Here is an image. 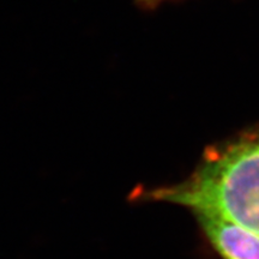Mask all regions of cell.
I'll return each instance as SVG.
<instances>
[{
	"label": "cell",
	"mask_w": 259,
	"mask_h": 259,
	"mask_svg": "<svg viewBox=\"0 0 259 259\" xmlns=\"http://www.w3.org/2000/svg\"><path fill=\"white\" fill-rule=\"evenodd\" d=\"M136 200L166 202L234 222L259 235V132L210 147L181 183L135 190Z\"/></svg>",
	"instance_id": "obj_1"
},
{
	"label": "cell",
	"mask_w": 259,
	"mask_h": 259,
	"mask_svg": "<svg viewBox=\"0 0 259 259\" xmlns=\"http://www.w3.org/2000/svg\"><path fill=\"white\" fill-rule=\"evenodd\" d=\"M210 244L223 259H259V235L234 222L194 213Z\"/></svg>",
	"instance_id": "obj_2"
},
{
	"label": "cell",
	"mask_w": 259,
	"mask_h": 259,
	"mask_svg": "<svg viewBox=\"0 0 259 259\" xmlns=\"http://www.w3.org/2000/svg\"><path fill=\"white\" fill-rule=\"evenodd\" d=\"M144 8H156L157 5H160L161 3L166 2V0H138Z\"/></svg>",
	"instance_id": "obj_3"
}]
</instances>
